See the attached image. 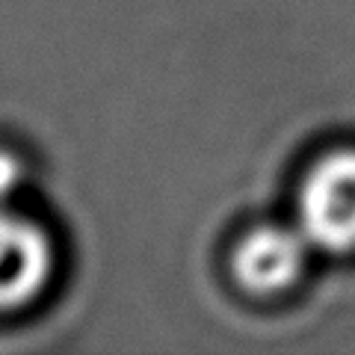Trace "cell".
<instances>
[{
    "label": "cell",
    "instance_id": "6da1fadb",
    "mask_svg": "<svg viewBox=\"0 0 355 355\" xmlns=\"http://www.w3.org/2000/svg\"><path fill=\"white\" fill-rule=\"evenodd\" d=\"M296 225L311 249L355 252V146L331 148L311 163L296 196Z\"/></svg>",
    "mask_w": 355,
    "mask_h": 355
},
{
    "label": "cell",
    "instance_id": "7a4b0ae2",
    "mask_svg": "<svg viewBox=\"0 0 355 355\" xmlns=\"http://www.w3.org/2000/svg\"><path fill=\"white\" fill-rule=\"evenodd\" d=\"M311 243L299 225H261L240 240L234 275L246 291L275 293L291 287L308 263Z\"/></svg>",
    "mask_w": 355,
    "mask_h": 355
},
{
    "label": "cell",
    "instance_id": "3957f363",
    "mask_svg": "<svg viewBox=\"0 0 355 355\" xmlns=\"http://www.w3.org/2000/svg\"><path fill=\"white\" fill-rule=\"evenodd\" d=\"M51 270V246L39 225L0 210V311L33 299Z\"/></svg>",
    "mask_w": 355,
    "mask_h": 355
},
{
    "label": "cell",
    "instance_id": "277c9868",
    "mask_svg": "<svg viewBox=\"0 0 355 355\" xmlns=\"http://www.w3.org/2000/svg\"><path fill=\"white\" fill-rule=\"evenodd\" d=\"M21 181V163L9 151L0 148V198H6Z\"/></svg>",
    "mask_w": 355,
    "mask_h": 355
}]
</instances>
